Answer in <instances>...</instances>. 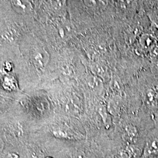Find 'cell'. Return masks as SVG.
<instances>
[{
	"mask_svg": "<svg viewBox=\"0 0 158 158\" xmlns=\"http://www.w3.org/2000/svg\"><path fill=\"white\" fill-rule=\"evenodd\" d=\"M158 41L152 34H143L139 40V46L140 50L145 54L152 53L156 48Z\"/></svg>",
	"mask_w": 158,
	"mask_h": 158,
	"instance_id": "cell-5",
	"label": "cell"
},
{
	"mask_svg": "<svg viewBox=\"0 0 158 158\" xmlns=\"http://www.w3.org/2000/svg\"><path fill=\"white\" fill-rule=\"evenodd\" d=\"M35 54L34 57L35 66L40 69L45 68L49 60L48 53L45 50L40 49L36 52Z\"/></svg>",
	"mask_w": 158,
	"mask_h": 158,
	"instance_id": "cell-6",
	"label": "cell"
},
{
	"mask_svg": "<svg viewBox=\"0 0 158 158\" xmlns=\"http://www.w3.org/2000/svg\"><path fill=\"white\" fill-rule=\"evenodd\" d=\"M158 155V134L153 132L147 136L141 158H155Z\"/></svg>",
	"mask_w": 158,
	"mask_h": 158,
	"instance_id": "cell-4",
	"label": "cell"
},
{
	"mask_svg": "<svg viewBox=\"0 0 158 158\" xmlns=\"http://www.w3.org/2000/svg\"><path fill=\"white\" fill-rule=\"evenodd\" d=\"M5 148V142L4 139L0 137V154H1L2 153L4 152V148Z\"/></svg>",
	"mask_w": 158,
	"mask_h": 158,
	"instance_id": "cell-11",
	"label": "cell"
},
{
	"mask_svg": "<svg viewBox=\"0 0 158 158\" xmlns=\"http://www.w3.org/2000/svg\"><path fill=\"white\" fill-rule=\"evenodd\" d=\"M101 81L98 77L92 76L89 77L88 80H87V83L91 87L92 89H98L101 85Z\"/></svg>",
	"mask_w": 158,
	"mask_h": 158,
	"instance_id": "cell-8",
	"label": "cell"
},
{
	"mask_svg": "<svg viewBox=\"0 0 158 158\" xmlns=\"http://www.w3.org/2000/svg\"><path fill=\"white\" fill-rule=\"evenodd\" d=\"M121 141L120 145H138L139 146L141 139L139 130L135 125L127 124L123 127L121 132ZM117 146V147H118Z\"/></svg>",
	"mask_w": 158,
	"mask_h": 158,
	"instance_id": "cell-3",
	"label": "cell"
},
{
	"mask_svg": "<svg viewBox=\"0 0 158 158\" xmlns=\"http://www.w3.org/2000/svg\"><path fill=\"white\" fill-rule=\"evenodd\" d=\"M51 134L55 138L73 142H81L85 141V136L78 130L65 125H57L51 128Z\"/></svg>",
	"mask_w": 158,
	"mask_h": 158,
	"instance_id": "cell-2",
	"label": "cell"
},
{
	"mask_svg": "<svg viewBox=\"0 0 158 158\" xmlns=\"http://www.w3.org/2000/svg\"><path fill=\"white\" fill-rule=\"evenodd\" d=\"M23 1H12V3L13 4V6L17 8L18 11H21L25 12L27 10V6L25 5V3H23Z\"/></svg>",
	"mask_w": 158,
	"mask_h": 158,
	"instance_id": "cell-9",
	"label": "cell"
},
{
	"mask_svg": "<svg viewBox=\"0 0 158 158\" xmlns=\"http://www.w3.org/2000/svg\"><path fill=\"white\" fill-rule=\"evenodd\" d=\"M142 97L145 106L149 110H158V80L151 77L142 85Z\"/></svg>",
	"mask_w": 158,
	"mask_h": 158,
	"instance_id": "cell-1",
	"label": "cell"
},
{
	"mask_svg": "<svg viewBox=\"0 0 158 158\" xmlns=\"http://www.w3.org/2000/svg\"><path fill=\"white\" fill-rule=\"evenodd\" d=\"M3 87L6 90H15L17 88V83L14 77L11 76H5L3 80Z\"/></svg>",
	"mask_w": 158,
	"mask_h": 158,
	"instance_id": "cell-7",
	"label": "cell"
},
{
	"mask_svg": "<svg viewBox=\"0 0 158 158\" xmlns=\"http://www.w3.org/2000/svg\"><path fill=\"white\" fill-rule=\"evenodd\" d=\"M4 70L7 72H10L12 70V64L10 62H7L4 64Z\"/></svg>",
	"mask_w": 158,
	"mask_h": 158,
	"instance_id": "cell-10",
	"label": "cell"
}]
</instances>
